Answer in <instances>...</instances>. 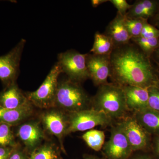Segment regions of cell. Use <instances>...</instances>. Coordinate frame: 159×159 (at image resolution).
I'll return each instance as SVG.
<instances>
[{
    "label": "cell",
    "mask_w": 159,
    "mask_h": 159,
    "mask_svg": "<svg viewBox=\"0 0 159 159\" xmlns=\"http://www.w3.org/2000/svg\"><path fill=\"white\" fill-rule=\"evenodd\" d=\"M110 61V77L117 85L148 88L159 83L149 57L135 44L115 48Z\"/></svg>",
    "instance_id": "obj_1"
},
{
    "label": "cell",
    "mask_w": 159,
    "mask_h": 159,
    "mask_svg": "<svg viewBox=\"0 0 159 159\" xmlns=\"http://www.w3.org/2000/svg\"><path fill=\"white\" fill-rule=\"evenodd\" d=\"M91 105L111 119L122 118L128 109L122 88L108 83L99 86L97 93L92 98Z\"/></svg>",
    "instance_id": "obj_2"
},
{
    "label": "cell",
    "mask_w": 159,
    "mask_h": 159,
    "mask_svg": "<svg viewBox=\"0 0 159 159\" xmlns=\"http://www.w3.org/2000/svg\"><path fill=\"white\" fill-rule=\"evenodd\" d=\"M91 99L80 84L64 80L58 81L54 107L71 113L89 109Z\"/></svg>",
    "instance_id": "obj_3"
},
{
    "label": "cell",
    "mask_w": 159,
    "mask_h": 159,
    "mask_svg": "<svg viewBox=\"0 0 159 159\" xmlns=\"http://www.w3.org/2000/svg\"><path fill=\"white\" fill-rule=\"evenodd\" d=\"M61 73V69L57 62L36 90L26 93V97L33 106L44 109L54 107L58 77Z\"/></svg>",
    "instance_id": "obj_4"
},
{
    "label": "cell",
    "mask_w": 159,
    "mask_h": 159,
    "mask_svg": "<svg viewBox=\"0 0 159 159\" xmlns=\"http://www.w3.org/2000/svg\"><path fill=\"white\" fill-rule=\"evenodd\" d=\"M86 54H82L74 50H68L58 55L57 63L68 79L80 83L90 78L86 64Z\"/></svg>",
    "instance_id": "obj_5"
},
{
    "label": "cell",
    "mask_w": 159,
    "mask_h": 159,
    "mask_svg": "<svg viewBox=\"0 0 159 159\" xmlns=\"http://www.w3.org/2000/svg\"><path fill=\"white\" fill-rule=\"evenodd\" d=\"M68 116L67 134L75 132L90 130L98 125L106 126L111 124V120L104 113L93 108L69 113Z\"/></svg>",
    "instance_id": "obj_6"
},
{
    "label": "cell",
    "mask_w": 159,
    "mask_h": 159,
    "mask_svg": "<svg viewBox=\"0 0 159 159\" xmlns=\"http://www.w3.org/2000/svg\"><path fill=\"white\" fill-rule=\"evenodd\" d=\"M46 110L40 115V122L44 131L57 138L61 149L65 152L63 141L67 135L68 114L56 107Z\"/></svg>",
    "instance_id": "obj_7"
},
{
    "label": "cell",
    "mask_w": 159,
    "mask_h": 159,
    "mask_svg": "<svg viewBox=\"0 0 159 159\" xmlns=\"http://www.w3.org/2000/svg\"><path fill=\"white\" fill-rule=\"evenodd\" d=\"M26 43L23 39L7 54L0 56V80L5 87L16 83Z\"/></svg>",
    "instance_id": "obj_8"
},
{
    "label": "cell",
    "mask_w": 159,
    "mask_h": 159,
    "mask_svg": "<svg viewBox=\"0 0 159 159\" xmlns=\"http://www.w3.org/2000/svg\"><path fill=\"white\" fill-rule=\"evenodd\" d=\"M109 140L103 146L107 159H129L133 151L122 125L119 123L111 129Z\"/></svg>",
    "instance_id": "obj_9"
},
{
    "label": "cell",
    "mask_w": 159,
    "mask_h": 159,
    "mask_svg": "<svg viewBox=\"0 0 159 159\" xmlns=\"http://www.w3.org/2000/svg\"><path fill=\"white\" fill-rule=\"evenodd\" d=\"M18 126L16 136L23 143L26 151L31 153L42 144L45 139V131L40 121L24 122Z\"/></svg>",
    "instance_id": "obj_10"
},
{
    "label": "cell",
    "mask_w": 159,
    "mask_h": 159,
    "mask_svg": "<svg viewBox=\"0 0 159 159\" xmlns=\"http://www.w3.org/2000/svg\"><path fill=\"white\" fill-rule=\"evenodd\" d=\"M111 55H97L86 54V64L90 78L95 86L108 83L110 77Z\"/></svg>",
    "instance_id": "obj_11"
},
{
    "label": "cell",
    "mask_w": 159,
    "mask_h": 159,
    "mask_svg": "<svg viewBox=\"0 0 159 159\" xmlns=\"http://www.w3.org/2000/svg\"><path fill=\"white\" fill-rule=\"evenodd\" d=\"M119 123L122 125L133 152L148 148L149 134L139 124L134 117H127Z\"/></svg>",
    "instance_id": "obj_12"
},
{
    "label": "cell",
    "mask_w": 159,
    "mask_h": 159,
    "mask_svg": "<svg viewBox=\"0 0 159 159\" xmlns=\"http://www.w3.org/2000/svg\"><path fill=\"white\" fill-rule=\"evenodd\" d=\"M121 87L125 93L127 108L136 112L148 108V88L130 85Z\"/></svg>",
    "instance_id": "obj_13"
},
{
    "label": "cell",
    "mask_w": 159,
    "mask_h": 159,
    "mask_svg": "<svg viewBox=\"0 0 159 159\" xmlns=\"http://www.w3.org/2000/svg\"><path fill=\"white\" fill-rule=\"evenodd\" d=\"M30 103L16 83L4 88L0 93V106L8 109L23 107Z\"/></svg>",
    "instance_id": "obj_14"
},
{
    "label": "cell",
    "mask_w": 159,
    "mask_h": 159,
    "mask_svg": "<svg viewBox=\"0 0 159 159\" xmlns=\"http://www.w3.org/2000/svg\"><path fill=\"white\" fill-rule=\"evenodd\" d=\"M125 16L117 12L116 16L109 24L104 34L110 38L115 48L130 42L129 36L125 25Z\"/></svg>",
    "instance_id": "obj_15"
},
{
    "label": "cell",
    "mask_w": 159,
    "mask_h": 159,
    "mask_svg": "<svg viewBox=\"0 0 159 159\" xmlns=\"http://www.w3.org/2000/svg\"><path fill=\"white\" fill-rule=\"evenodd\" d=\"M34 113V106L28 105L16 109H8L0 106V122L11 125H18L25 122Z\"/></svg>",
    "instance_id": "obj_16"
},
{
    "label": "cell",
    "mask_w": 159,
    "mask_h": 159,
    "mask_svg": "<svg viewBox=\"0 0 159 159\" xmlns=\"http://www.w3.org/2000/svg\"><path fill=\"white\" fill-rule=\"evenodd\" d=\"M158 2L153 0H139L131 5L125 16L129 18H142L148 20L156 13Z\"/></svg>",
    "instance_id": "obj_17"
},
{
    "label": "cell",
    "mask_w": 159,
    "mask_h": 159,
    "mask_svg": "<svg viewBox=\"0 0 159 159\" xmlns=\"http://www.w3.org/2000/svg\"><path fill=\"white\" fill-rule=\"evenodd\" d=\"M134 118L148 133L159 135V112L148 107L136 112Z\"/></svg>",
    "instance_id": "obj_18"
},
{
    "label": "cell",
    "mask_w": 159,
    "mask_h": 159,
    "mask_svg": "<svg viewBox=\"0 0 159 159\" xmlns=\"http://www.w3.org/2000/svg\"><path fill=\"white\" fill-rule=\"evenodd\" d=\"M30 154V159H62L59 148L51 142L42 144Z\"/></svg>",
    "instance_id": "obj_19"
},
{
    "label": "cell",
    "mask_w": 159,
    "mask_h": 159,
    "mask_svg": "<svg viewBox=\"0 0 159 159\" xmlns=\"http://www.w3.org/2000/svg\"><path fill=\"white\" fill-rule=\"evenodd\" d=\"M114 48L113 42L110 38L99 32L95 33L93 45L90 50L92 54L111 55Z\"/></svg>",
    "instance_id": "obj_20"
},
{
    "label": "cell",
    "mask_w": 159,
    "mask_h": 159,
    "mask_svg": "<svg viewBox=\"0 0 159 159\" xmlns=\"http://www.w3.org/2000/svg\"><path fill=\"white\" fill-rule=\"evenodd\" d=\"M82 138L89 147L96 151H99L104 145L105 136L102 131L92 129L84 134Z\"/></svg>",
    "instance_id": "obj_21"
},
{
    "label": "cell",
    "mask_w": 159,
    "mask_h": 159,
    "mask_svg": "<svg viewBox=\"0 0 159 159\" xmlns=\"http://www.w3.org/2000/svg\"><path fill=\"white\" fill-rule=\"evenodd\" d=\"M131 40L149 57L150 54L153 53L159 43V38L148 39L139 36L132 39Z\"/></svg>",
    "instance_id": "obj_22"
},
{
    "label": "cell",
    "mask_w": 159,
    "mask_h": 159,
    "mask_svg": "<svg viewBox=\"0 0 159 159\" xmlns=\"http://www.w3.org/2000/svg\"><path fill=\"white\" fill-rule=\"evenodd\" d=\"M11 125L0 122V146L14 147L18 145Z\"/></svg>",
    "instance_id": "obj_23"
},
{
    "label": "cell",
    "mask_w": 159,
    "mask_h": 159,
    "mask_svg": "<svg viewBox=\"0 0 159 159\" xmlns=\"http://www.w3.org/2000/svg\"><path fill=\"white\" fill-rule=\"evenodd\" d=\"M125 25L131 39L139 37L145 24L148 23L147 20L142 18H129L125 16Z\"/></svg>",
    "instance_id": "obj_24"
},
{
    "label": "cell",
    "mask_w": 159,
    "mask_h": 159,
    "mask_svg": "<svg viewBox=\"0 0 159 159\" xmlns=\"http://www.w3.org/2000/svg\"><path fill=\"white\" fill-rule=\"evenodd\" d=\"M148 108L159 112V83L148 88Z\"/></svg>",
    "instance_id": "obj_25"
},
{
    "label": "cell",
    "mask_w": 159,
    "mask_h": 159,
    "mask_svg": "<svg viewBox=\"0 0 159 159\" xmlns=\"http://www.w3.org/2000/svg\"><path fill=\"white\" fill-rule=\"evenodd\" d=\"M140 36L148 39L159 38V29L147 23L143 27Z\"/></svg>",
    "instance_id": "obj_26"
},
{
    "label": "cell",
    "mask_w": 159,
    "mask_h": 159,
    "mask_svg": "<svg viewBox=\"0 0 159 159\" xmlns=\"http://www.w3.org/2000/svg\"><path fill=\"white\" fill-rule=\"evenodd\" d=\"M109 2L113 4L118 10V12L122 16H125L131 7L132 5H129L125 0H110Z\"/></svg>",
    "instance_id": "obj_27"
},
{
    "label": "cell",
    "mask_w": 159,
    "mask_h": 159,
    "mask_svg": "<svg viewBox=\"0 0 159 159\" xmlns=\"http://www.w3.org/2000/svg\"><path fill=\"white\" fill-rule=\"evenodd\" d=\"M25 151L18 144L13 148L11 154L8 159H30Z\"/></svg>",
    "instance_id": "obj_28"
},
{
    "label": "cell",
    "mask_w": 159,
    "mask_h": 159,
    "mask_svg": "<svg viewBox=\"0 0 159 159\" xmlns=\"http://www.w3.org/2000/svg\"><path fill=\"white\" fill-rule=\"evenodd\" d=\"M14 147L0 146V159H9Z\"/></svg>",
    "instance_id": "obj_29"
},
{
    "label": "cell",
    "mask_w": 159,
    "mask_h": 159,
    "mask_svg": "<svg viewBox=\"0 0 159 159\" xmlns=\"http://www.w3.org/2000/svg\"><path fill=\"white\" fill-rule=\"evenodd\" d=\"M153 145V151L157 159H159V135L157 136Z\"/></svg>",
    "instance_id": "obj_30"
},
{
    "label": "cell",
    "mask_w": 159,
    "mask_h": 159,
    "mask_svg": "<svg viewBox=\"0 0 159 159\" xmlns=\"http://www.w3.org/2000/svg\"><path fill=\"white\" fill-rule=\"evenodd\" d=\"M107 2H109L108 0H92L91 3L93 7L97 8L98 6Z\"/></svg>",
    "instance_id": "obj_31"
},
{
    "label": "cell",
    "mask_w": 159,
    "mask_h": 159,
    "mask_svg": "<svg viewBox=\"0 0 159 159\" xmlns=\"http://www.w3.org/2000/svg\"><path fill=\"white\" fill-rule=\"evenodd\" d=\"M130 159H155V158L148 155L143 154L136 156Z\"/></svg>",
    "instance_id": "obj_32"
},
{
    "label": "cell",
    "mask_w": 159,
    "mask_h": 159,
    "mask_svg": "<svg viewBox=\"0 0 159 159\" xmlns=\"http://www.w3.org/2000/svg\"><path fill=\"white\" fill-rule=\"evenodd\" d=\"M84 159H103L100 158L99 157L93 155L85 154L84 155Z\"/></svg>",
    "instance_id": "obj_33"
},
{
    "label": "cell",
    "mask_w": 159,
    "mask_h": 159,
    "mask_svg": "<svg viewBox=\"0 0 159 159\" xmlns=\"http://www.w3.org/2000/svg\"><path fill=\"white\" fill-rule=\"evenodd\" d=\"M155 54V56L156 57L157 59L159 61V43L158 46L156 48L155 51H154L153 53ZM157 63H159V61L158 62H157Z\"/></svg>",
    "instance_id": "obj_34"
},
{
    "label": "cell",
    "mask_w": 159,
    "mask_h": 159,
    "mask_svg": "<svg viewBox=\"0 0 159 159\" xmlns=\"http://www.w3.org/2000/svg\"><path fill=\"white\" fill-rule=\"evenodd\" d=\"M156 23L157 25L159 27V11L157 13L156 16Z\"/></svg>",
    "instance_id": "obj_35"
},
{
    "label": "cell",
    "mask_w": 159,
    "mask_h": 159,
    "mask_svg": "<svg viewBox=\"0 0 159 159\" xmlns=\"http://www.w3.org/2000/svg\"><path fill=\"white\" fill-rule=\"evenodd\" d=\"M158 65L159 68V63H157Z\"/></svg>",
    "instance_id": "obj_36"
}]
</instances>
